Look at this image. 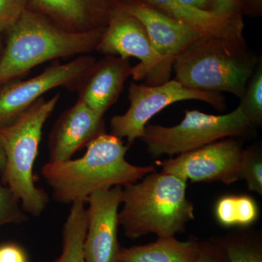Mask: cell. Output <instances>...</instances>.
Segmentation results:
<instances>
[{"instance_id":"obj_8","label":"cell","mask_w":262,"mask_h":262,"mask_svg":"<svg viewBox=\"0 0 262 262\" xmlns=\"http://www.w3.org/2000/svg\"><path fill=\"white\" fill-rule=\"evenodd\" d=\"M128 99V110L123 115H115L111 119L110 128L111 134L119 139L126 138L129 146L142 137L151 117L174 103L198 100L217 110L226 107L225 98L220 93L187 89L175 80L154 86L130 82Z\"/></svg>"},{"instance_id":"obj_26","label":"cell","mask_w":262,"mask_h":262,"mask_svg":"<svg viewBox=\"0 0 262 262\" xmlns=\"http://www.w3.org/2000/svg\"><path fill=\"white\" fill-rule=\"evenodd\" d=\"M196 262H229L223 250L213 239L201 241V254Z\"/></svg>"},{"instance_id":"obj_17","label":"cell","mask_w":262,"mask_h":262,"mask_svg":"<svg viewBox=\"0 0 262 262\" xmlns=\"http://www.w3.org/2000/svg\"><path fill=\"white\" fill-rule=\"evenodd\" d=\"M201 241L192 237L180 241L175 236L158 237L154 243L120 248L118 262H196Z\"/></svg>"},{"instance_id":"obj_16","label":"cell","mask_w":262,"mask_h":262,"mask_svg":"<svg viewBox=\"0 0 262 262\" xmlns=\"http://www.w3.org/2000/svg\"><path fill=\"white\" fill-rule=\"evenodd\" d=\"M165 14L186 24L203 35L241 39L244 38L242 18H229L209 10L194 8L180 0H139Z\"/></svg>"},{"instance_id":"obj_28","label":"cell","mask_w":262,"mask_h":262,"mask_svg":"<svg viewBox=\"0 0 262 262\" xmlns=\"http://www.w3.org/2000/svg\"><path fill=\"white\" fill-rule=\"evenodd\" d=\"M180 1L199 9L208 10V8L211 7L212 0H180Z\"/></svg>"},{"instance_id":"obj_9","label":"cell","mask_w":262,"mask_h":262,"mask_svg":"<svg viewBox=\"0 0 262 262\" xmlns=\"http://www.w3.org/2000/svg\"><path fill=\"white\" fill-rule=\"evenodd\" d=\"M96 62L94 57L88 54L63 64L56 61L29 80L12 81L0 87V127L14 122L51 90L59 87L76 90Z\"/></svg>"},{"instance_id":"obj_12","label":"cell","mask_w":262,"mask_h":262,"mask_svg":"<svg viewBox=\"0 0 262 262\" xmlns=\"http://www.w3.org/2000/svg\"><path fill=\"white\" fill-rule=\"evenodd\" d=\"M117 1L124 9L140 20L169 74H171L177 56L189 44L203 35L187 24L139 0Z\"/></svg>"},{"instance_id":"obj_1","label":"cell","mask_w":262,"mask_h":262,"mask_svg":"<svg viewBox=\"0 0 262 262\" xmlns=\"http://www.w3.org/2000/svg\"><path fill=\"white\" fill-rule=\"evenodd\" d=\"M86 147L85 154L78 159L43 165L41 173L58 203H85L96 191L125 187L155 171L154 167L128 163L125 155L129 146L113 134H101Z\"/></svg>"},{"instance_id":"obj_5","label":"cell","mask_w":262,"mask_h":262,"mask_svg":"<svg viewBox=\"0 0 262 262\" xmlns=\"http://www.w3.org/2000/svg\"><path fill=\"white\" fill-rule=\"evenodd\" d=\"M61 98L42 97L10 125L0 127V143L6 164L2 182L11 189L27 214L39 217L46 210L48 196L34 183L33 168L37 159L45 123Z\"/></svg>"},{"instance_id":"obj_7","label":"cell","mask_w":262,"mask_h":262,"mask_svg":"<svg viewBox=\"0 0 262 262\" xmlns=\"http://www.w3.org/2000/svg\"><path fill=\"white\" fill-rule=\"evenodd\" d=\"M96 51L124 59L138 58L140 62L133 67L131 76L135 81L145 80L146 85H158L170 80V74L165 70L146 29L117 0H113L107 24Z\"/></svg>"},{"instance_id":"obj_21","label":"cell","mask_w":262,"mask_h":262,"mask_svg":"<svg viewBox=\"0 0 262 262\" xmlns=\"http://www.w3.org/2000/svg\"><path fill=\"white\" fill-rule=\"evenodd\" d=\"M239 107L253 126L262 123V62L260 58L242 97Z\"/></svg>"},{"instance_id":"obj_30","label":"cell","mask_w":262,"mask_h":262,"mask_svg":"<svg viewBox=\"0 0 262 262\" xmlns=\"http://www.w3.org/2000/svg\"><path fill=\"white\" fill-rule=\"evenodd\" d=\"M253 11H261L262 0H247Z\"/></svg>"},{"instance_id":"obj_19","label":"cell","mask_w":262,"mask_h":262,"mask_svg":"<svg viewBox=\"0 0 262 262\" xmlns=\"http://www.w3.org/2000/svg\"><path fill=\"white\" fill-rule=\"evenodd\" d=\"M225 253L229 262H262L261 234L244 229L212 237Z\"/></svg>"},{"instance_id":"obj_20","label":"cell","mask_w":262,"mask_h":262,"mask_svg":"<svg viewBox=\"0 0 262 262\" xmlns=\"http://www.w3.org/2000/svg\"><path fill=\"white\" fill-rule=\"evenodd\" d=\"M259 211L257 203L249 195H227L217 201L215 216L225 227H248L257 221Z\"/></svg>"},{"instance_id":"obj_31","label":"cell","mask_w":262,"mask_h":262,"mask_svg":"<svg viewBox=\"0 0 262 262\" xmlns=\"http://www.w3.org/2000/svg\"><path fill=\"white\" fill-rule=\"evenodd\" d=\"M4 42L3 41V38H2V34H0V57L3 54V49H4Z\"/></svg>"},{"instance_id":"obj_6","label":"cell","mask_w":262,"mask_h":262,"mask_svg":"<svg viewBox=\"0 0 262 262\" xmlns=\"http://www.w3.org/2000/svg\"><path fill=\"white\" fill-rule=\"evenodd\" d=\"M253 127L239 106L222 115L186 110L184 118L175 126L147 124L140 139L154 158L163 155L171 157L227 138L248 136Z\"/></svg>"},{"instance_id":"obj_13","label":"cell","mask_w":262,"mask_h":262,"mask_svg":"<svg viewBox=\"0 0 262 262\" xmlns=\"http://www.w3.org/2000/svg\"><path fill=\"white\" fill-rule=\"evenodd\" d=\"M103 134H105L103 117L98 116L78 98L53 125L48 144L49 162L72 159L77 151Z\"/></svg>"},{"instance_id":"obj_27","label":"cell","mask_w":262,"mask_h":262,"mask_svg":"<svg viewBox=\"0 0 262 262\" xmlns=\"http://www.w3.org/2000/svg\"><path fill=\"white\" fill-rule=\"evenodd\" d=\"M243 0H212L210 10L229 18H241L239 10Z\"/></svg>"},{"instance_id":"obj_2","label":"cell","mask_w":262,"mask_h":262,"mask_svg":"<svg viewBox=\"0 0 262 262\" xmlns=\"http://www.w3.org/2000/svg\"><path fill=\"white\" fill-rule=\"evenodd\" d=\"M105 27L70 32L28 8L6 33L8 37L0 57V87L46 62L96 51Z\"/></svg>"},{"instance_id":"obj_22","label":"cell","mask_w":262,"mask_h":262,"mask_svg":"<svg viewBox=\"0 0 262 262\" xmlns=\"http://www.w3.org/2000/svg\"><path fill=\"white\" fill-rule=\"evenodd\" d=\"M239 178L244 180L251 192L262 194V152L259 146H252L243 151Z\"/></svg>"},{"instance_id":"obj_23","label":"cell","mask_w":262,"mask_h":262,"mask_svg":"<svg viewBox=\"0 0 262 262\" xmlns=\"http://www.w3.org/2000/svg\"><path fill=\"white\" fill-rule=\"evenodd\" d=\"M27 215L18 198L0 179V227L25 223L29 220Z\"/></svg>"},{"instance_id":"obj_25","label":"cell","mask_w":262,"mask_h":262,"mask_svg":"<svg viewBox=\"0 0 262 262\" xmlns=\"http://www.w3.org/2000/svg\"><path fill=\"white\" fill-rule=\"evenodd\" d=\"M0 262H29L28 253L16 243L0 242Z\"/></svg>"},{"instance_id":"obj_18","label":"cell","mask_w":262,"mask_h":262,"mask_svg":"<svg viewBox=\"0 0 262 262\" xmlns=\"http://www.w3.org/2000/svg\"><path fill=\"white\" fill-rule=\"evenodd\" d=\"M87 232V213L84 203L71 204L62 232L61 255L52 262H85L83 246Z\"/></svg>"},{"instance_id":"obj_4","label":"cell","mask_w":262,"mask_h":262,"mask_svg":"<svg viewBox=\"0 0 262 262\" xmlns=\"http://www.w3.org/2000/svg\"><path fill=\"white\" fill-rule=\"evenodd\" d=\"M259 60L244 38L202 35L176 58L174 80L187 89L241 98Z\"/></svg>"},{"instance_id":"obj_11","label":"cell","mask_w":262,"mask_h":262,"mask_svg":"<svg viewBox=\"0 0 262 262\" xmlns=\"http://www.w3.org/2000/svg\"><path fill=\"white\" fill-rule=\"evenodd\" d=\"M87 232L83 251L85 262H118V209L122 187L96 191L88 198Z\"/></svg>"},{"instance_id":"obj_14","label":"cell","mask_w":262,"mask_h":262,"mask_svg":"<svg viewBox=\"0 0 262 262\" xmlns=\"http://www.w3.org/2000/svg\"><path fill=\"white\" fill-rule=\"evenodd\" d=\"M132 68L129 59L119 56H106L96 61L76 88L79 99L103 117L120 97Z\"/></svg>"},{"instance_id":"obj_15","label":"cell","mask_w":262,"mask_h":262,"mask_svg":"<svg viewBox=\"0 0 262 262\" xmlns=\"http://www.w3.org/2000/svg\"><path fill=\"white\" fill-rule=\"evenodd\" d=\"M112 8L113 0H28L29 9L73 32L106 27Z\"/></svg>"},{"instance_id":"obj_29","label":"cell","mask_w":262,"mask_h":262,"mask_svg":"<svg viewBox=\"0 0 262 262\" xmlns=\"http://www.w3.org/2000/svg\"><path fill=\"white\" fill-rule=\"evenodd\" d=\"M5 164H6V158H5V151L1 143H0V177L4 173Z\"/></svg>"},{"instance_id":"obj_10","label":"cell","mask_w":262,"mask_h":262,"mask_svg":"<svg viewBox=\"0 0 262 262\" xmlns=\"http://www.w3.org/2000/svg\"><path fill=\"white\" fill-rule=\"evenodd\" d=\"M244 149L241 141L227 138L161 162L162 171L192 182L232 184L239 180Z\"/></svg>"},{"instance_id":"obj_24","label":"cell","mask_w":262,"mask_h":262,"mask_svg":"<svg viewBox=\"0 0 262 262\" xmlns=\"http://www.w3.org/2000/svg\"><path fill=\"white\" fill-rule=\"evenodd\" d=\"M28 9V0H0V34L7 33Z\"/></svg>"},{"instance_id":"obj_3","label":"cell","mask_w":262,"mask_h":262,"mask_svg":"<svg viewBox=\"0 0 262 262\" xmlns=\"http://www.w3.org/2000/svg\"><path fill=\"white\" fill-rule=\"evenodd\" d=\"M187 182L173 174L154 171L122 188L123 207L118 222L127 238L183 233L194 219V206L186 194Z\"/></svg>"}]
</instances>
